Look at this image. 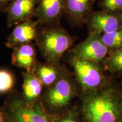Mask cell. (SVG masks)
I'll return each instance as SVG.
<instances>
[{
  "mask_svg": "<svg viewBox=\"0 0 122 122\" xmlns=\"http://www.w3.org/2000/svg\"><path fill=\"white\" fill-rule=\"evenodd\" d=\"M82 122H122V93L114 77L98 91L79 97Z\"/></svg>",
  "mask_w": 122,
  "mask_h": 122,
  "instance_id": "1",
  "label": "cell"
},
{
  "mask_svg": "<svg viewBox=\"0 0 122 122\" xmlns=\"http://www.w3.org/2000/svg\"><path fill=\"white\" fill-rule=\"evenodd\" d=\"M102 10L117 14H122V0H98Z\"/></svg>",
  "mask_w": 122,
  "mask_h": 122,
  "instance_id": "18",
  "label": "cell"
},
{
  "mask_svg": "<svg viewBox=\"0 0 122 122\" xmlns=\"http://www.w3.org/2000/svg\"><path fill=\"white\" fill-rule=\"evenodd\" d=\"M40 26L33 19L15 25L7 38L5 45L9 49H14L19 46L36 41L39 33Z\"/></svg>",
  "mask_w": 122,
  "mask_h": 122,
  "instance_id": "9",
  "label": "cell"
},
{
  "mask_svg": "<svg viewBox=\"0 0 122 122\" xmlns=\"http://www.w3.org/2000/svg\"><path fill=\"white\" fill-rule=\"evenodd\" d=\"M0 122H9L4 107L0 106Z\"/></svg>",
  "mask_w": 122,
  "mask_h": 122,
  "instance_id": "21",
  "label": "cell"
},
{
  "mask_svg": "<svg viewBox=\"0 0 122 122\" xmlns=\"http://www.w3.org/2000/svg\"><path fill=\"white\" fill-rule=\"evenodd\" d=\"M4 108L9 122H54L57 117L46 110L41 100L28 102L14 89L9 93Z\"/></svg>",
  "mask_w": 122,
  "mask_h": 122,
  "instance_id": "4",
  "label": "cell"
},
{
  "mask_svg": "<svg viewBox=\"0 0 122 122\" xmlns=\"http://www.w3.org/2000/svg\"><path fill=\"white\" fill-rule=\"evenodd\" d=\"M39 62L34 44H25L13 49L11 64L14 66L32 73Z\"/></svg>",
  "mask_w": 122,
  "mask_h": 122,
  "instance_id": "13",
  "label": "cell"
},
{
  "mask_svg": "<svg viewBox=\"0 0 122 122\" xmlns=\"http://www.w3.org/2000/svg\"><path fill=\"white\" fill-rule=\"evenodd\" d=\"M32 73L41 81L45 88L51 86L61 79L72 74L65 65L55 66L40 61Z\"/></svg>",
  "mask_w": 122,
  "mask_h": 122,
  "instance_id": "12",
  "label": "cell"
},
{
  "mask_svg": "<svg viewBox=\"0 0 122 122\" xmlns=\"http://www.w3.org/2000/svg\"><path fill=\"white\" fill-rule=\"evenodd\" d=\"M22 94L23 98L30 103L41 100L43 93V84L33 73L23 71Z\"/></svg>",
  "mask_w": 122,
  "mask_h": 122,
  "instance_id": "14",
  "label": "cell"
},
{
  "mask_svg": "<svg viewBox=\"0 0 122 122\" xmlns=\"http://www.w3.org/2000/svg\"><path fill=\"white\" fill-rule=\"evenodd\" d=\"M80 96V89L72 73L46 88L41 101L50 114L58 117L69 110L75 98Z\"/></svg>",
  "mask_w": 122,
  "mask_h": 122,
  "instance_id": "3",
  "label": "cell"
},
{
  "mask_svg": "<svg viewBox=\"0 0 122 122\" xmlns=\"http://www.w3.org/2000/svg\"><path fill=\"white\" fill-rule=\"evenodd\" d=\"M76 40L77 37L58 25L40 27L35 42L46 62L59 66L64 54L72 48Z\"/></svg>",
  "mask_w": 122,
  "mask_h": 122,
  "instance_id": "2",
  "label": "cell"
},
{
  "mask_svg": "<svg viewBox=\"0 0 122 122\" xmlns=\"http://www.w3.org/2000/svg\"><path fill=\"white\" fill-rule=\"evenodd\" d=\"M101 40L109 52L120 48L122 46V28L101 34Z\"/></svg>",
  "mask_w": 122,
  "mask_h": 122,
  "instance_id": "16",
  "label": "cell"
},
{
  "mask_svg": "<svg viewBox=\"0 0 122 122\" xmlns=\"http://www.w3.org/2000/svg\"><path fill=\"white\" fill-rule=\"evenodd\" d=\"M13 0H0V11L6 13L7 7Z\"/></svg>",
  "mask_w": 122,
  "mask_h": 122,
  "instance_id": "20",
  "label": "cell"
},
{
  "mask_svg": "<svg viewBox=\"0 0 122 122\" xmlns=\"http://www.w3.org/2000/svg\"><path fill=\"white\" fill-rule=\"evenodd\" d=\"M67 62L73 70L80 96L101 89L114 78L105 74L106 71L102 64L70 56Z\"/></svg>",
  "mask_w": 122,
  "mask_h": 122,
  "instance_id": "5",
  "label": "cell"
},
{
  "mask_svg": "<svg viewBox=\"0 0 122 122\" xmlns=\"http://www.w3.org/2000/svg\"><path fill=\"white\" fill-rule=\"evenodd\" d=\"M40 1V0H13L6 11L7 27L10 28L35 17Z\"/></svg>",
  "mask_w": 122,
  "mask_h": 122,
  "instance_id": "10",
  "label": "cell"
},
{
  "mask_svg": "<svg viewBox=\"0 0 122 122\" xmlns=\"http://www.w3.org/2000/svg\"><path fill=\"white\" fill-rule=\"evenodd\" d=\"M106 72L115 77H122V46L109 52L102 64Z\"/></svg>",
  "mask_w": 122,
  "mask_h": 122,
  "instance_id": "15",
  "label": "cell"
},
{
  "mask_svg": "<svg viewBox=\"0 0 122 122\" xmlns=\"http://www.w3.org/2000/svg\"><path fill=\"white\" fill-rule=\"evenodd\" d=\"M14 76L8 70L0 69V94L10 93L14 86Z\"/></svg>",
  "mask_w": 122,
  "mask_h": 122,
  "instance_id": "17",
  "label": "cell"
},
{
  "mask_svg": "<svg viewBox=\"0 0 122 122\" xmlns=\"http://www.w3.org/2000/svg\"><path fill=\"white\" fill-rule=\"evenodd\" d=\"M101 34L98 32L88 33L84 40L68 50L70 57L103 64L109 50L102 41Z\"/></svg>",
  "mask_w": 122,
  "mask_h": 122,
  "instance_id": "6",
  "label": "cell"
},
{
  "mask_svg": "<svg viewBox=\"0 0 122 122\" xmlns=\"http://www.w3.org/2000/svg\"><path fill=\"white\" fill-rule=\"evenodd\" d=\"M54 122H82L77 105H74L66 112L56 117Z\"/></svg>",
  "mask_w": 122,
  "mask_h": 122,
  "instance_id": "19",
  "label": "cell"
},
{
  "mask_svg": "<svg viewBox=\"0 0 122 122\" xmlns=\"http://www.w3.org/2000/svg\"><path fill=\"white\" fill-rule=\"evenodd\" d=\"M63 15V0H40L35 18L40 27L58 26Z\"/></svg>",
  "mask_w": 122,
  "mask_h": 122,
  "instance_id": "8",
  "label": "cell"
},
{
  "mask_svg": "<svg viewBox=\"0 0 122 122\" xmlns=\"http://www.w3.org/2000/svg\"><path fill=\"white\" fill-rule=\"evenodd\" d=\"M85 25L88 33L98 32L102 34L122 28V14L101 10L93 11L86 20Z\"/></svg>",
  "mask_w": 122,
  "mask_h": 122,
  "instance_id": "7",
  "label": "cell"
},
{
  "mask_svg": "<svg viewBox=\"0 0 122 122\" xmlns=\"http://www.w3.org/2000/svg\"><path fill=\"white\" fill-rule=\"evenodd\" d=\"M97 0H63L65 15L75 26L85 25Z\"/></svg>",
  "mask_w": 122,
  "mask_h": 122,
  "instance_id": "11",
  "label": "cell"
},
{
  "mask_svg": "<svg viewBox=\"0 0 122 122\" xmlns=\"http://www.w3.org/2000/svg\"><path fill=\"white\" fill-rule=\"evenodd\" d=\"M119 83L120 88V90H121L122 93V77H121V78H120V81L119 82Z\"/></svg>",
  "mask_w": 122,
  "mask_h": 122,
  "instance_id": "22",
  "label": "cell"
}]
</instances>
